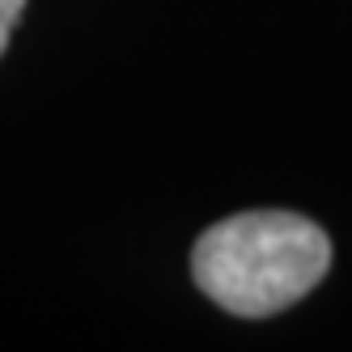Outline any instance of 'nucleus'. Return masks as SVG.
I'll return each instance as SVG.
<instances>
[{
	"label": "nucleus",
	"mask_w": 352,
	"mask_h": 352,
	"mask_svg": "<svg viewBox=\"0 0 352 352\" xmlns=\"http://www.w3.org/2000/svg\"><path fill=\"white\" fill-rule=\"evenodd\" d=\"M331 267V242L310 217L238 212L199 234L191 276L221 310L267 318L306 297Z\"/></svg>",
	"instance_id": "nucleus-1"
},
{
	"label": "nucleus",
	"mask_w": 352,
	"mask_h": 352,
	"mask_svg": "<svg viewBox=\"0 0 352 352\" xmlns=\"http://www.w3.org/2000/svg\"><path fill=\"white\" fill-rule=\"evenodd\" d=\"M21 9H26V0H0V56H5V47H9V34L17 26Z\"/></svg>",
	"instance_id": "nucleus-2"
}]
</instances>
